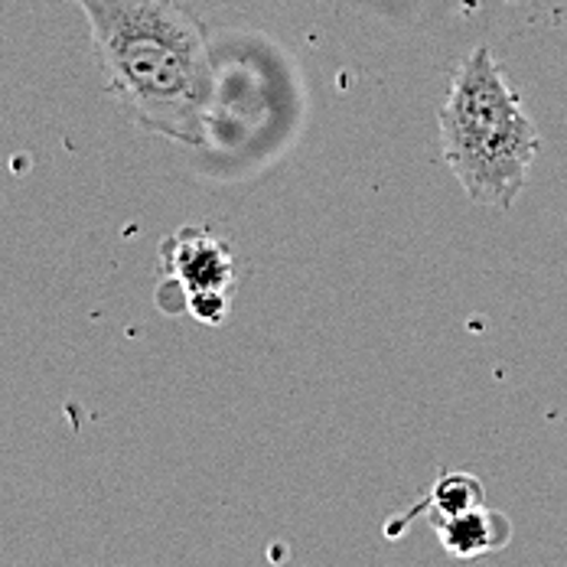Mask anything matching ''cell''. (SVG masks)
<instances>
[{"instance_id": "3", "label": "cell", "mask_w": 567, "mask_h": 567, "mask_svg": "<svg viewBox=\"0 0 567 567\" xmlns=\"http://www.w3.org/2000/svg\"><path fill=\"white\" fill-rule=\"evenodd\" d=\"M161 271L186 293V307L219 323L228 310V287L235 281L231 255L209 228H183L161 245Z\"/></svg>"}, {"instance_id": "1", "label": "cell", "mask_w": 567, "mask_h": 567, "mask_svg": "<svg viewBox=\"0 0 567 567\" xmlns=\"http://www.w3.org/2000/svg\"><path fill=\"white\" fill-rule=\"evenodd\" d=\"M92 30L105 85L141 131L199 147L216 102L206 27L176 0H69Z\"/></svg>"}, {"instance_id": "2", "label": "cell", "mask_w": 567, "mask_h": 567, "mask_svg": "<svg viewBox=\"0 0 567 567\" xmlns=\"http://www.w3.org/2000/svg\"><path fill=\"white\" fill-rule=\"evenodd\" d=\"M444 161L480 206L509 209L538 154V131L486 47L456 69L441 109Z\"/></svg>"}]
</instances>
